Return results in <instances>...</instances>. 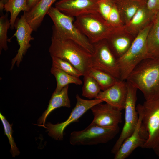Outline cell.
<instances>
[{
    "mask_svg": "<svg viewBox=\"0 0 159 159\" xmlns=\"http://www.w3.org/2000/svg\"><path fill=\"white\" fill-rule=\"evenodd\" d=\"M126 80L141 91L145 100L159 98V57L143 60Z\"/></svg>",
    "mask_w": 159,
    "mask_h": 159,
    "instance_id": "6da1fadb",
    "label": "cell"
},
{
    "mask_svg": "<svg viewBox=\"0 0 159 159\" xmlns=\"http://www.w3.org/2000/svg\"><path fill=\"white\" fill-rule=\"evenodd\" d=\"M49 52L51 57L70 62L83 76L88 74L91 67L92 54L72 40L52 36Z\"/></svg>",
    "mask_w": 159,
    "mask_h": 159,
    "instance_id": "7a4b0ae2",
    "label": "cell"
},
{
    "mask_svg": "<svg viewBox=\"0 0 159 159\" xmlns=\"http://www.w3.org/2000/svg\"><path fill=\"white\" fill-rule=\"evenodd\" d=\"M47 14L54 24L52 36L72 40L93 54V44L75 25L74 17L66 15L55 7L51 6Z\"/></svg>",
    "mask_w": 159,
    "mask_h": 159,
    "instance_id": "3957f363",
    "label": "cell"
},
{
    "mask_svg": "<svg viewBox=\"0 0 159 159\" xmlns=\"http://www.w3.org/2000/svg\"><path fill=\"white\" fill-rule=\"evenodd\" d=\"M152 22L140 32L126 53L117 59L120 73V80H126L138 64L143 60L149 57L147 39Z\"/></svg>",
    "mask_w": 159,
    "mask_h": 159,
    "instance_id": "277c9868",
    "label": "cell"
},
{
    "mask_svg": "<svg viewBox=\"0 0 159 159\" xmlns=\"http://www.w3.org/2000/svg\"><path fill=\"white\" fill-rule=\"evenodd\" d=\"M75 25L93 44L107 39L122 27L109 24L98 12L88 14L75 18Z\"/></svg>",
    "mask_w": 159,
    "mask_h": 159,
    "instance_id": "5b68a950",
    "label": "cell"
},
{
    "mask_svg": "<svg viewBox=\"0 0 159 159\" xmlns=\"http://www.w3.org/2000/svg\"><path fill=\"white\" fill-rule=\"evenodd\" d=\"M119 130V126L108 127L90 124L83 130L72 132L69 142L74 146L105 143L113 139Z\"/></svg>",
    "mask_w": 159,
    "mask_h": 159,
    "instance_id": "8992f818",
    "label": "cell"
},
{
    "mask_svg": "<svg viewBox=\"0 0 159 159\" xmlns=\"http://www.w3.org/2000/svg\"><path fill=\"white\" fill-rule=\"evenodd\" d=\"M141 106L142 123L148 133L142 148L153 149L159 147V98L145 100Z\"/></svg>",
    "mask_w": 159,
    "mask_h": 159,
    "instance_id": "52a82bcc",
    "label": "cell"
},
{
    "mask_svg": "<svg viewBox=\"0 0 159 159\" xmlns=\"http://www.w3.org/2000/svg\"><path fill=\"white\" fill-rule=\"evenodd\" d=\"M126 82L127 94L124 108L125 122L120 136L111 150L112 153L114 154L118 151L124 140L134 131L138 120V115L136 107L138 89Z\"/></svg>",
    "mask_w": 159,
    "mask_h": 159,
    "instance_id": "ba28073f",
    "label": "cell"
},
{
    "mask_svg": "<svg viewBox=\"0 0 159 159\" xmlns=\"http://www.w3.org/2000/svg\"><path fill=\"white\" fill-rule=\"evenodd\" d=\"M76 105L66 120L56 124L49 122L45 125V127L48 132V135L55 140H62L63 131L68 125L72 123L77 122L85 113L94 106L103 102L101 100L96 98L90 100L84 99L78 94L76 95Z\"/></svg>",
    "mask_w": 159,
    "mask_h": 159,
    "instance_id": "9c48e42d",
    "label": "cell"
},
{
    "mask_svg": "<svg viewBox=\"0 0 159 159\" xmlns=\"http://www.w3.org/2000/svg\"><path fill=\"white\" fill-rule=\"evenodd\" d=\"M93 44L94 52L92 54L91 67L102 70L119 80L117 59L110 49L107 39L100 41Z\"/></svg>",
    "mask_w": 159,
    "mask_h": 159,
    "instance_id": "30bf717a",
    "label": "cell"
},
{
    "mask_svg": "<svg viewBox=\"0 0 159 159\" xmlns=\"http://www.w3.org/2000/svg\"><path fill=\"white\" fill-rule=\"evenodd\" d=\"M138 115V120L132 133L126 138L115 154V159H125L137 148H141L148 138V133L142 123L143 112L141 104L136 107Z\"/></svg>",
    "mask_w": 159,
    "mask_h": 159,
    "instance_id": "8fae6325",
    "label": "cell"
},
{
    "mask_svg": "<svg viewBox=\"0 0 159 159\" xmlns=\"http://www.w3.org/2000/svg\"><path fill=\"white\" fill-rule=\"evenodd\" d=\"M14 27L16 31L14 36L16 37L19 47L17 54L12 59L11 70L15 63L17 67L19 66L24 56L31 47L30 42L34 39L31 35L33 30L26 21L23 14L20 18L17 19Z\"/></svg>",
    "mask_w": 159,
    "mask_h": 159,
    "instance_id": "7c38bea8",
    "label": "cell"
},
{
    "mask_svg": "<svg viewBox=\"0 0 159 159\" xmlns=\"http://www.w3.org/2000/svg\"><path fill=\"white\" fill-rule=\"evenodd\" d=\"M102 103L90 109L94 116L90 124L108 127H118L122 120L121 110L106 103Z\"/></svg>",
    "mask_w": 159,
    "mask_h": 159,
    "instance_id": "4fadbf2b",
    "label": "cell"
},
{
    "mask_svg": "<svg viewBox=\"0 0 159 159\" xmlns=\"http://www.w3.org/2000/svg\"><path fill=\"white\" fill-rule=\"evenodd\" d=\"M98 0H60L55 7L68 16L76 17L90 13L98 12Z\"/></svg>",
    "mask_w": 159,
    "mask_h": 159,
    "instance_id": "5bb4252c",
    "label": "cell"
},
{
    "mask_svg": "<svg viewBox=\"0 0 159 159\" xmlns=\"http://www.w3.org/2000/svg\"><path fill=\"white\" fill-rule=\"evenodd\" d=\"M127 94V82L118 80L109 87L101 91L96 98L122 110L124 108Z\"/></svg>",
    "mask_w": 159,
    "mask_h": 159,
    "instance_id": "9a60e30c",
    "label": "cell"
},
{
    "mask_svg": "<svg viewBox=\"0 0 159 159\" xmlns=\"http://www.w3.org/2000/svg\"><path fill=\"white\" fill-rule=\"evenodd\" d=\"M155 16L150 11L146 4H143L128 23L122 27V29L135 38L142 30L153 22Z\"/></svg>",
    "mask_w": 159,
    "mask_h": 159,
    "instance_id": "2e32d148",
    "label": "cell"
},
{
    "mask_svg": "<svg viewBox=\"0 0 159 159\" xmlns=\"http://www.w3.org/2000/svg\"><path fill=\"white\" fill-rule=\"evenodd\" d=\"M135 38L122 30V27L107 40L112 51L118 59L127 51Z\"/></svg>",
    "mask_w": 159,
    "mask_h": 159,
    "instance_id": "e0dca14e",
    "label": "cell"
},
{
    "mask_svg": "<svg viewBox=\"0 0 159 159\" xmlns=\"http://www.w3.org/2000/svg\"><path fill=\"white\" fill-rule=\"evenodd\" d=\"M57 0H40L30 10L24 12L26 21L33 31H37L40 26L45 15Z\"/></svg>",
    "mask_w": 159,
    "mask_h": 159,
    "instance_id": "ac0fdd59",
    "label": "cell"
},
{
    "mask_svg": "<svg viewBox=\"0 0 159 159\" xmlns=\"http://www.w3.org/2000/svg\"><path fill=\"white\" fill-rule=\"evenodd\" d=\"M98 12L112 26L117 27L124 26L115 0H98Z\"/></svg>",
    "mask_w": 159,
    "mask_h": 159,
    "instance_id": "d6986e66",
    "label": "cell"
},
{
    "mask_svg": "<svg viewBox=\"0 0 159 159\" xmlns=\"http://www.w3.org/2000/svg\"><path fill=\"white\" fill-rule=\"evenodd\" d=\"M69 85L64 87L60 92L54 91L49 100L48 107L38 120L39 125L43 124L45 127L46 120L49 114L54 109L62 107H71L70 102L68 96Z\"/></svg>",
    "mask_w": 159,
    "mask_h": 159,
    "instance_id": "ffe728a7",
    "label": "cell"
},
{
    "mask_svg": "<svg viewBox=\"0 0 159 159\" xmlns=\"http://www.w3.org/2000/svg\"><path fill=\"white\" fill-rule=\"evenodd\" d=\"M124 25L128 23L140 7L144 4L134 0H115Z\"/></svg>",
    "mask_w": 159,
    "mask_h": 159,
    "instance_id": "44dd1931",
    "label": "cell"
},
{
    "mask_svg": "<svg viewBox=\"0 0 159 159\" xmlns=\"http://www.w3.org/2000/svg\"><path fill=\"white\" fill-rule=\"evenodd\" d=\"M147 44L149 57H159V11L153 21L148 35Z\"/></svg>",
    "mask_w": 159,
    "mask_h": 159,
    "instance_id": "7402d4cb",
    "label": "cell"
},
{
    "mask_svg": "<svg viewBox=\"0 0 159 159\" xmlns=\"http://www.w3.org/2000/svg\"><path fill=\"white\" fill-rule=\"evenodd\" d=\"M51 73L55 77L57 85L55 90L56 92H60L64 87L70 84L81 85L82 82L79 77L68 74L61 70L52 66Z\"/></svg>",
    "mask_w": 159,
    "mask_h": 159,
    "instance_id": "603a6c76",
    "label": "cell"
},
{
    "mask_svg": "<svg viewBox=\"0 0 159 159\" xmlns=\"http://www.w3.org/2000/svg\"><path fill=\"white\" fill-rule=\"evenodd\" d=\"M28 0H8L4 4V9L10 14V28L14 29L19 14L21 11H29L27 6Z\"/></svg>",
    "mask_w": 159,
    "mask_h": 159,
    "instance_id": "cb8c5ba5",
    "label": "cell"
},
{
    "mask_svg": "<svg viewBox=\"0 0 159 159\" xmlns=\"http://www.w3.org/2000/svg\"><path fill=\"white\" fill-rule=\"evenodd\" d=\"M87 74L93 77L97 81L102 90L109 87L118 80L108 72L93 67H91Z\"/></svg>",
    "mask_w": 159,
    "mask_h": 159,
    "instance_id": "d4e9b609",
    "label": "cell"
},
{
    "mask_svg": "<svg viewBox=\"0 0 159 159\" xmlns=\"http://www.w3.org/2000/svg\"><path fill=\"white\" fill-rule=\"evenodd\" d=\"M82 95L89 99L96 98L101 91V87L97 81L88 74L84 76Z\"/></svg>",
    "mask_w": 159,
    "mask_h": 159,
    "instance_id": "484cf974",
    "label": "cell"
},
{
    "mask_svg": "<svg viewBox=\"0 0 159 159\" xmlns=\"http://www.w3.org/2000/svg\"><path fill=\"white\" fill-rule=\"evenodd\" d=\"M52 66L58 68L65 72L79 77L83 74L69 62L56 57H51Z\"/></svg>",
    "mask_w": 159,
    "mask_h": 159,
    "instance_id": "4316f807",
    "label": "cell"
},
{
    "mask_svg": "<svg viewBox=\"0 0 159 159\" xmlns=\"http://www.w3.org/2000/svg\"><path fill=\"white\" fill-rule=\"evenodd\" d=\"M10 28V20L8 19L7 12L1 14L0 17V54L2 49L5 51L8 49L7 42L8 41L7 33Z\"/></svg>",
    "mask_w": 159,
    "mask_h": 159,
    "instance_id": "83f0119b",
    "label": "cell"
},
{
    "mask_svg": "<svg viewBox=\"0 0 159 159\" xmlns=\"http://www.w3.org/2000/svg\"><path fill=\"white\" fill-rule=\"evenodd\" d=\"M0 118L3 125L5 134L7 136L11 145L10 152L13 157L18 155L20 152L16 146L12 136L13 132L12 128V124L11 125L9 123L5 117L1 112Z\"/></svg>",
    "mask_w": 159,
    "mask_h": 159,
    "instance_id": "f1b7e54d",
    "label": "cell"
},
{
    "mask_svg": "<svg viewBox=\"0 0 159 159\" xmlns=\"http://www.w3.org/2000/svg\"><path fill=\"white\" fill-rule=\"evenodd\" d=\"M146 5L150 11L154 15L159 11V0H148Z\"/></svg>",
    "mask_w": 159,
    "mask_h": 159,
    "instance_id": "f546056e",
    "label": "cell"
},
{
    "mask_svg": "<svg viewBox=\"0 0 159 159\" xmlns=\"http://www.w3.org/2000/svg\"><path fill=\"white\" fill-rule=\"evenodd\" d=\"M40 0H28L27 6L29 11Z\"/></svg>",
    "mask_w": 159,
    "mask_h": 159,
    "instance_id": "4dcf8cb0",
    "label": "cell"
},
{
    "mask_svg": "<svg viewBox=\"0 0 159 159\" xmlns=\"http://www.w3.org/2000/svg\"><path fill=\"white\" fill-rule=\"evenodd\" d=\"M155 154L159 157V147L153 149Z\"/></svg>",
    "mask_w": 159,
    "mask_h": 159,
    "instance_id": "1f68e13d",
    "label": "cell"
},
{
    "mask_svg": "<svg viewBox=\"0 0 159 159\" xmlns=\"http://www.w3.org/2000/svg\"><path fill=\"white\" fill-rule=\"evenodd\" d=\"M143 4H147L148 0H134Z\"/></svg>",
    "mask_w": 159,
    "mask_h": 159,
    "instance_id": "d6a6232c",
    "label": "cell"
},
{
    "mask_svg": "<svg viewBox=\"0 0 159 159\" xmlns=\"http://www.w3.org/2000/svg\"><path fill=\"white\" fill-rule=\"evenodd\" d=\"M8 0H0V1H2L4 4H5Z\"/></svg>",
    "mask_w": 159,
    "mask_h": 159,
    "instance_id": "836d02e7",
    "label": "cell"
}]
</instances>
